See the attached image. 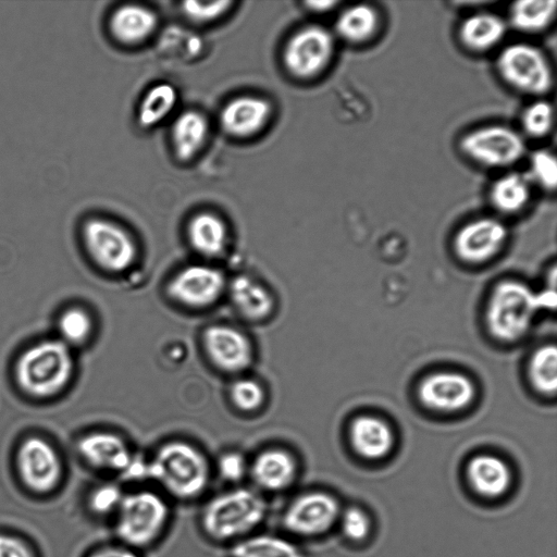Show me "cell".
Returning a JSON list of instances; mask_svg holds the SVG:
<instances>
[{
    "label": "cell",
    "instance_id": "f1b7e54d",
    "mask_svg": "<svg viewBox=\"0 0 557 557\" xmlns=\"http://www.w3.org/2000/svg\"><path fill=\"white\" fill-rule=\"evenodd\" d=\"M171 135L176 157L181 161H188L198 153L207 139V120L197 111H185L173 123Z\"/></svg>",
    "mask_w": 557,
    "mask_h": 557
},
{
    "label": "cell",
    "instance_id": "ffe728a7",
    "mask_svg": "<svg viewBox=\"0 0 557 557\" xmlns=\"http://www.w3.org/2000/svg\"><path fill=\"white\" fill-rule=\"evenodd\" d=\"M271 115V106L264 99L242 96L224 106L220 113L222 129L234 137H249L260 132Z\"/></svg>",
    "mask_w": 557,
    "mask_h": 557
},
{
    "label": "cell",
    "instance_id": "d6986e66",
    "mask_svg": "<svg viewBox=\"0 0 557 557\" xmlns=\"http://www.w3.org/2000/svg\"><path fill=\"white\" fill-rule=\"evenodd\" d=\"M381 10L372 3L358 2L343 8L332 29L336 40L360 47L372 42L381 33Z\"/></svg>",
    "mask_w": 557,
    "mask_h": 557
},
{
    "label": "cell",
    "instance_id": "ac0fdd59",
    "mask_svg": "<svg viewBox=\"0 0 557 557\" xmlns=\"http://www.w3.org/2000/svg\"><path fill=\"white\" fill-rule=\"evenodd\" d=\"M507 30L508 25L505 17L490 11H478L459 22L456 38L465 51L482 55L500 46Z\"/></svg>",
    "mask_w": 557,
    "mask_h": 557
},
{
    "label": "cell",
    "instance_id": "603a6c76",
    "mask_svg": "<svg viewBox=\"0 0 557 557\" xmlns=\"http://www.w3.org/2000/svg\"><path fill=\"white\" fill-rule=\"evenodd\" d=\"M227 557H309L301 543L264 529L226 549Z\"/></svg>",
    "mask_w": 557,
    "mask_h": 557
},
{
    "label": "cell",
    "instance_id": "8d00e7d4",
    "mask_svg": "<svg viewBox=\"0 0 557 557\" xmlns=\"http://www.w3.org/2000/svg\"><path fill=\"white\" fill-rule=\"evenodd\" d=\"M230 396L235 407L243 411H255L264 401L262 386L251 379H240L234 382L230 389Z\"/></svg>",
    "mask_w": 557,
    "mask_h": 557
},
{
    "label": "cell",
    "instance_id": "836d02e7",
    "mask_svg": "<svg viewBox=\"0 0 557 557\" xmlns=\"http://www.w3.org/2000/svg\"><path fill=\"white\" fill-rule=\"evenodd\" d=\"M212 472L223 487L248 484L249 458L238 450L223 451L212 463Z\"/></svg>",
    "mask_w": 557,
    "mask_h": 557
},
{
    "label": "cell",
    "instance_id": "4316f807",
    "mask_svg": "<svg viewBox=\"0 0 557 557\" xmlns=\"http://www.w3.org/2000/svg\"><path fill=\"white\" fill-rule=\"evenodd\" d=\"M157 27V15L148 8L125 4L117 8L110 18L113 37L125 45L146 40Z\"/></svg>",
    "mask_w": 557,
    "mask_h": 557
},
{
    "label": "cell",
    "instance_id": "9c48e42d",
    "mask_svg": "<svg viewBox=\"0 0 557 557\" xmlns=\"http://www.w3.org/2000/svg\"><path fill=\"white\" fill-rule=\"evenodd\" d=\"M336 41L333 32L323 25H306L297 30L285 46V67L299 79H313L320 76L334 60Z\"/></svg>",
    "mask_w": 557,
    "mask_h": 557
},
{
    "label": "cell",
    "instance_id": "2e32d148",
    "mask_svg": "<svg viewBox=\"0 0 557 557\" xmlns=\"http://www.w3.org/2000/svg\"><path fill=\"white\" fill-rule=\"evenodd\" d=\"M202 343L210 361L225 372H242L252 362L250 341L234 327L210 326L203 333Z\"/></svg>",
    "mask_w": 557,
    "mask_h": 557
},
{
    "label": "cell",
    "instance_id": "44dd1931",
    "mask_svg": "<svg viewBox=\"0 0 557 557\" xmlns=\"http://www.w3.org/2000/svg\"><path fill=\"white\" fill-rule=\"evenodd\" d=\"M532 184L518 171H506L488 186L487 200L492 209L502 215H516L530 203Z\"/></svg>",
    "mask_w": 557,
    "mask_h": 557
},
{
    "label": "cell",
    "instance_id": "f546056e",
    "mask_svg": "<svg viewBox=\"0 0 557 557\" xmlns=\"http://www.w3.org/2000/svg\"><path fill=\"white\" fill-rule=\"evenodd\" d=\"M176 101L177 92L174 86L166 83L154 85L140 101L138 108L139 125L145 128L157 125L170 114Z\"/></svg>",
    "mask_w": 557,
    "mask_h": 557
},
{
    "label": "cell",
    "instance_id": "277c9868",
    "mask_svg": "<svg viewBox=\"0 0 557 557\" xmlns=\"http://www.w3.org/2000/svg\"><path fill=\"white\" fill-rule=\"evenodd\" d=\"M73 370L70 346L61 339H47L23 351L16 361L15 379L26 394L48 398L69 384Z\"/></svg>",
    "mask_w": 557,
    "mask_h": 557
},
{
    "label": "cell",
    "instance_id": "7c38bea8",
    "mask_svg": "<svg viewBox=\"0 0 557 557\" xmlns=\"http://www.w3.org/2000/svg\"><path fill=\"white\" fill-rule=\"evenodd\" d=\"M16 468L22 483L36 494L52 492L62 478V463L57 450L38 436L27 437L21 443Z\"/></svg>",
    "mask_w": 557,
    "mask_h": 557
},
{
    "label": "cell",
    "instance_id": "9a60e30c",
    "mask_svg": "<svg viewBox=\"0 0 557 557\" xmlns=\"http://www.w3.org/2000/svg\"><path fill=\"white\" fill-rule=\"evenodd\" d=\"M82 459L94 470L120 480L136 453L120 435L111 432H92L77 443Z\"/></svg>",
    "mask_w": 557,
    "mask_h": 557
},
{
    "label": "cell",
    "instance_id": "e575fe53",
    "mask_svg": "<svg viewBox=\"0 0 557 557\" xmlns=\"http://www.w3.org/2000/svg\"><path fill=\"white\" fill-rule=\"evenodd\" d=\"M528 178L546 193H554L557 185L556 156L547 149L534 150L529 157Z\"/></svg>",
    "mask_w": 557,
    "mask_h": 557
},
{
    "label": "cell",
    "instance_id": "7402d4cb",
    "mask_svg": "<svg viewBox=\"0 0 557 557\" xmlns=\"http://www.w3.org/2000/svg\"><path fill=\"white\" fill-rule=\"evenodd\" d=\"M467 479L471 488L485 498H498L509 488L511 472L507 463L488 454L476 455L467 466Z\"/></svg>",
    "mask_w": 557,
    "mask_h": 557
},
{
    "label": "cell",
    "instance_id": "484cf974",
    "mask_svg": "<svg viewBox=\"0 0 557 557\" xmlns=\"http://www.w3.org/2000/svg\"><path fill=\"white\" fill-rule=\"evenodd\" d=\"M555 0H518L509 4L505 17L508 28L527 35L546 32L555 22Z\"/></svg>",
    "mask_w": 557,
    "mask_h": 557
},
{
    "label": "cell",
    "instance_id": "3957f363",
    "mask_svg": "<svg viewBox=\"0 0 557 557\" xmlns=\"http://www.w3.org/2000/svg\"><path fill=\"white\" fill-rule=\"evenodd\" d=\"M174 506L149 484L126 487L111 520L115 541L143 554L156 548L172 528Z\"/></svg>",
    "mask_w": 557,
    "mask_h": 557
},
{
    "label": "cell",
    "instance_id": "b9f144b4",
    "mask_svg": "<svg viewBox=\"0 0 557 557\" xmlns=\"http://www.w3.org/2000/svg\"><path fill=\"white\" fill-rule=\"evenodd\" d=\"M337 5H339V2L332 0L305 2L306 9L314 13H326L334 10Z\"/></svg>",
    "mask_w": 557,
    "mask_h": 557
},
{
    "label": "cell",
    "instance_id": "7a4b0ae2",
    "mask_svg": "<svg viewBox=\"0 0 557 557\" xmlns=\"http://www.w3.org/2000/svg\"><path fill=\"white\" fill-rule=\"evenodd\" d=\"M147 460L148 484L174 505L199 504L211 492L212 462L188 442H166Z\"/></svg>",
    "mask_w": 557,
    "mask_h": 557
},
{
    "label": "cell",
    "instance_id": "e0dca14e",
    "mask_svg": "<svg viewBox=\"0 0 557 557\" xmlns=\"http://www.w3.org/2000/svg\"><path fill=\"white\" fill-rule=\"evenodd\" d=\"M475 391L472 382L457 372H437L425 377L419 386V397L429 408L457 411L469 406Z\"/></svg>",
    "mask_w": 557,
    "mask_h": 557
},
{
    "label": "cell",
    "instance_id": "6da1fadb",
    "mask_svg": "<svg viewBox=\"0 0 557 557\" xmlns=\"http://www.w3.org/2000/svg\"><path fill=\"white\" fill-rule=\"evenodd\" d=\"M198 505L200 536L225 549L264 529L271 515L270 499L249 484L211 491Z\"/></svg>",
    "mask_w": 557,
    "mask_h": 557
},
{
    "label": "cell",
    "instance_id": "74e56055",
    "mask_svg": "<svg viewBox=\"0 0 557 557\" xmlns=\"http://www.w3.org/2000/svg\"><path fill=\"white\" fill-rule=\"evenodd\" d=\"M338 522L343 534L351 541L364 540L371 530L370 517L359 507L342 510Z\"/></svg>",
    "mask_w": 557,
    "mask_h": 557
},
{
    "label": "cell",
    "instance_id": "4fadbf2b",
    "mask_svg": "<svg viewBox=\"0 0 557 557\" xmlns=\"http://www.w3.org/2000/svg\"><path fill=\"white\" fill-rule=\"evenodd\" d=\"M508 237L506 224L496 216L483 215L463 223L454 236V250L463 261L481 263L493 258Z\"/></svg>",
    "mask_w": 557,
    "mask_h": 557
},
{
    "label": "cell",
    "instance_id": "8992f818",
    "mask_svg": "<svg viewBox=\"0 0 557 557\" xmlns=\"http://www.w3.org/2000/svg\"><path fill=\"white\" fill-rule=\"evenodd\" d=\"M494 69L506 87L534 99L544 98L555 84L548 57L531 42L516 41L503 46L495 58Z\"/></svg>",
    "mask_w": 557,
    "mask_h": 557
},
{
    "label": "cell",
    "instance_id": "83f0119b",
    "mask_svg": "<svg viewBox=\"0 0 557 557\" xmlns=\"http://www.w3.org/2000/svg\"><path fill=\"white\" fill-rule=\"evenodd\" d=\"M187 235L193 248L202 256L216 257L227 244V228L215 214L201 212L188 223Z\"/></svg>",
    "mask_w": 557,
    "mask_h": 557
},
{
    "label": "cell",
    "instance_id": "5bb4252c",
    "mask_svg": "<svg viewBox=\"0 0 557 557\" xmlns=\"http://www.w3.org/2000/svg\"><path fill=\"white\" fill-rule=\"evenodd\" d=\"M226 288V280L219 269L207 264H191L169 283L168 292L177 302L190 308H206L219 300Z\"/></svg>",
    "mask_w": 557,
    "mask_h": 557
},
{
    "label": "cell",
    "instance_id": "4dcf8cb0",
    "mask_svg": "<svg viewBox=\"0 0 557 557\" xmlns=\"http://www.w3.org/2000/svg\"><path fill=\"white\" fill-rule=\"evenodd\" d=\"M555 124V110L544 98L534 99L520 114V133L524 138L543 139L550 135Z\"/></svg>",
    "mask_w": 557,
    "mask_h": 557
},
{
    "label": "cell",
    "instance_id": "ab89813d",
    "mask_svg": "<svg viewBox=\"0 0 557 557\" xmlns=\"http://www.w3.org/2000/svg\"><path fill=\"white\" fill-rule=\"evenodd\" d=\"M0 557H36L32 547L22 539L0 533Z\"/></svg>",
    "mask_w": 557,
    "mask_h": 557
},
{
    "label": "cell",
    "instance_id": "d590c367",
    "mask_svg": "<svg viewBox=\"0 0 557 557\" xmlns=\"http://www.w3.org/2000/svg\"><path fill=\"white\" fill-rule=\"evenodd\" d=\"M58 329L63 343L67 346L79 345L90 336L92 321L85 310L71 308L60 315Z\"/></svg>",
    "mask_w": 557,
    "mask_h": 557
},
{
    "label": "cell",
    "instance_id": "30bf717a",
    "mask_svg": "<svg viewBox=\"0 0 557 557\" xmlns=\"http://www.w3.org/2000/svg\"><path fill=\"white\" fill-rule=\"evenodd\" d=\"M85 247L92 260L109 272H123L131 268L137 248L125 230L104 219H90L83 226Z\"/></svg>",
    "mask_w": 557,
    "mask_h": 557
},
{
    "label": "cell",
    "instance_id": "5b68a950",
    "mask_svg": "<svg viewBox=\"0 0 557 557\" xmlns=\"http://www.w3.org/2000/svg\"><path fill=\"white\" fill-rule=\"evenodd\" d=\"M555 304L554 292L537 295L523 283L504 281L495 287L488 301V329L498 339L516 341L528 332L539 309L554 308Z\"/></svg>",
    "mask_w": 557,
    "mask_h": 557
},
{
    "label": "cell",
    "instance_id": "1f68e13d",
    "mask_svg": "<svg viewBox=\"0 0 557 557\" xmlns=\"http://www.w3.org/2000/svg\"><path fill=\"white\" fill-rule=\"evenodd\" d=\"M530 375L536 389L544 394H554L557 387V349L555 345H545L537 349L530 363Z\"/></svg>",
    "mask_w": 557,
    "mask_h": 557
},
{
    "label": "cell",
    "instance_id": "d6a6232c",
    "mask_svg": "<svg viewBox=\"0 0 557 557\" xmlns=\"http://www.w3.org/2000/svg\"><path fill=\"white\" fill-rule=\"evenodd\" d=\"M126 487L117 480L102 482L91 488L87 498L89 511L97 518L108 519L115 516Z\"/></svg>",
    "mask_w": 557,
    "mask_h": 557
},
{
    "label": "cell",
    "instance_id": "8fae6325",
    "mask_svg": "<svg viewBox=\"0 0 557 557\" xmlns=\"http://www.w3.org/2000/svg\"><path fill=\"white\" fill-rule=\"evenodd\" d=\"M300 475L295 455L283 447H269L249 459L248 484L268 499L290 494Z\"/></svg>",
    "mask_w": 557,
    "mask_h": 557
},
{
    "label": "cell",
    "instance_id": "f35d334b",
    "mask_svg": "<svg viewBox=\"0 0 557 557\" xmlns=\"http://www.w3.org/2000/svg\"><path fill=\"white\" fill-rule=\"evenodd\" d=\"M232 4L231 1H186L182 4V11L193 22L207 23L223 15Z\"/></svg>",
    "mask_w": 557,
    "mask_h": 557
},
{
    "label": "cell",
    "instance_id": "cb8c5ba5",
    "mask_svg": "<svg viewBox=\"0 0 557 557\" xmlns=\"http://www.w3.org/2000/svg\"><path fill=\"white\" fill-rule=\"evenodd\" d=\"M350 441L359 456L369 460H377L391 451L394 435L383 420L372 416H361L351 423Z\"/></svg>",
    "mask_w": 557,
    "mask_h": 557
},
{
    "label": "cell",
    "instance_id": "d4e9b609",
    "mask_svg": "<svg viewBox=\"0 0 557 557\" xmlns=\"http://www.w3.org/2000/svg\"><path fill=\"white\" fill-rule=\"evenodd\" d=\"M228 296L235 309L251 321L267 319L274 309L271 293L248 275H238L230 282Z\"/></svg>",
    "mask_w": 557,
    "mask_h": 557
},
{
    "label": "cell",
    "instance_id": "52a82bcc",
    "mask_svg": "<svg viewBox=\"0 0 557 557\" xmlns=\"http://www.w3.org/2000/svg\"><path fill=\"white\" fill-rule=\"evenodd\" d=\"M460 154L488 170H508L527 154L522 134L500 123L484 124L465 132L457 141Z\"/></svg>",
    "mask_w": 557,
    "mask_h": 557
},
{
    "label": "cell",
    "instance_id": "ba28073f",
    "mask_svg": "<svg viewBox=\"0 0 557 557\" xmlns=\"http://www.w3.org/2000/svg\"><path fill=\"white\" fill-rule=\"evenodd\" d=\"M337 499L321 490L292 494L278 513V530L302 543L327 533L341 515Z\"/></svg>",
    "mask_w": 557,
    "mask_h": 557
},
{
    "label": "cell",
    "instance_id": "60d3db41",
    "mask_svg": "<svg viewBox=\"0 0 557 557\" xmlns=\"http://www.w3.org/2000/svg\"><path fill=\"white\" fill-rule=\"evenodd\" d=\"M87 557H145V554L114 541L95 548Z\"/></svg>",
    "mask_w": 557,
    "mask_h": 557
}]
</instances>
